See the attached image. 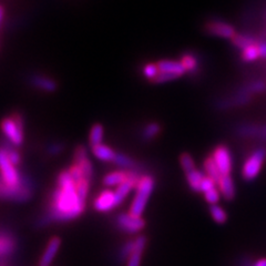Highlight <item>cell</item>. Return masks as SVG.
I'll return each mask as SVG.
<instances>
[{
	"label": "cell",
	"instance_id": "obj_27",
	"mask_svg": "<svg viewBox=\"0 0 266 266\" xmlns=\"http://www.w3.org/2000/svg\"><path fill=\"white\" fill-rule=\"evenodd\" d=\"M160 130H161V128L158 123H150L149 125H146L145 127V129L143 131V136L146 139H152L159 135Z\"/></svg>",
	"mask_w": 266,
	"mask_h": 266
},
{
	"label": "cell",
	"instance_id": "obj_31",
	"mask_svg": "<svg viewBox=\"0 0 266 266\" xmlns=\"http://www.w3.org/2000/svg\"><path fill=\"white\" fill-rule=\"evenodd\" d=\"M133 248H135V241H128L123 245V248L120 251V258L123 261L125 258H129L131 255Z\"/></svg>",
	"mask_w": 266,
	"mask_h": 266
},
{
	"label": "cell",
	"instance_id": "obj_32",
	"mask_svg": "<svg viewBox=\"0 0 266 266\" xmlns=\"http://www.w3.org/2000/svg\"><path fill=\"white\" fill-rule=\"evenodd\" d=\"M178 77L174 75V74H171L169 72H163V71H160L159 74L155 78V82L157 83H162V82H166V81H171V80H174L177 79Z\"/></svg>",
	"mask_w": 266,
	"mask_h": 266
},
{
	"label": "cell",
	"instance_id": "obj_34",
	"mask_svg": "<svg viewBox=\"0 0 266 266\" xmlns=\"http://www.w3.org/2000/svg\"><path fill=\"white\" fill-rule=\"evenodd\" d=\"M244 266H266V257L260 258V260H257L255 262H252V263H246Z\"/></svg>",
	"mask_w": 266,
	"mask_h": 266
},
{
	"label": "cell",
	"instance_id": "obj_17",
	"mask_svg": "<svg viewBox=\"0 0 266 266\" xmlns=\"http://www.w3.org/2000/svg\"><path fill=\"white\" fill-rule=\"evenodd\" d=\"M204 178H205V176L203 174V172H201L198 169H194V170L186 173L187 183H188V185H190L192 190L195 191V192H200L201 183H202V181Z\"/></svg>",
	"mask_w": 266,
	"mask_h": 266
},
{
	"label": "cell",
	"instance_id": "obj_1",
	"mask_svg": "<svg viewBox=\"0 0 266 266\" xmlns=\"http://www.w3.org/2000/svg\"><path fill=\"white\" fill-rule=\"evenodd\" d=\"M86 208V201L78 191L77 183L69 171H62L57 179V188L53 191L48 206L50 220L66 222L80 216Z\"/></svg>",
	"mask_w": 266,
	"mask_h": 266
},
{
	"label": "cell",
	"instance_id": "obj_6",
	"mask_svg": "<svg viewBox=\"0 0 266 266\" xmlns=\"http://www.w3.org/2000/svg\"><path fill=\"white\" fill-rule=\"evenodd\" d=\"M216 165L220 169L222 176H230L232 171V157L225 145H219L214 149L212 156Z\"/></svg>",
	"mask_w": 266,
	"mask_h": 266
},
{
	"label": "cell",
	"instance_id": "obj_8",
	"mask_svg": "<svg viewBox=\"0 0 266 266\" xmlns=\"http://www.w3.org/2000/svg\"><path fill=\"white\" fill-rule=\"evenodd\" d=\"M61 246V239L59 236H53L49 240L44 254L41 255V258L39 261V266H50V264L53 262L55 255H57L58 251Z\"/></svg>",
	"mask_w": 266,
	"mask_h": 266
},
{
	"label": "cell",
	"instance_id": "obj_24",
	"mask_svg": "<svg viewBox=\"0 0 266 266\" xmlns=\"http://www.w3.org/2000/svg\"><path fill=\"white\" fill-rule=\"evenodd\" d=\"M180 164L185 173L195 169V163L193 158L188 153H182L180 157Z\"/></svg>",
	"mask_w": 266,
	"mask_h": 266
},
{
	"label": "cell",
	"instance_id": "obj_9",
	"mask_svg": "<svg viewBox=\"0 0 266 266\" xmlns=\"http://www.w3.org/2000/svg\"><path fill=\"white\" fill-rule=\"evenodd\" d=\"M74 163L78 164L83 173H85V176L88 180H91L92 178V173H93V169H92V164H91L90 160L88 158V152L87 149L85 146H78V148L75 149L74 152Z\"/></svg>",
	"mask_w": 266,
	"mask_h": 266
},
{
	"label": "cell",
	"instance_id": "obj_25",
	"mask_svg": "<svg viewBox=\"0 0 266 266\" xmlns=\"http://www.w3.org/2000/svg\"><path fill=\"white\" fill-rule=\"evenodd\" d=\"M115 163L120 167H122V169L131 170L132 167H135V161H133L131 158H129L128 156H124V155H117Z\"/></svg>",
	"mask_w": 266,
	"mask_h": 266
},
{
	"label": "cell",
	"instance_id": "obj_13",
	"mask_svg": "<svg viewBox=\"0 0 266 266\" xmlns=\"http://www.w3.org/2000/svg\"><path fill=\"white\" fill-rule=\"evenodd\" d=\"M92 152L97 159H99L103 162H115L118 153L112 150L110 146L104 144H97L92 146Z\"/></svg>",
	"mask_w": 266,
	"mask_h": 266
},
{
	"label": "cell",
	"instance_id": "obj_33",
	"mask_svg": "<svg viewBox=\"0 0 266 266\" xmlns=\"http://www.w3.org/2000/svg\"><path fill=\"white\" fill-rule=\"evenodd\" d=\"M6 152H7V156H8V158H9V160H10V162L13 164V165H18L19 163H20V156H19V153L16 151V150H12V149H6L5 146L3 148Z\"/></svg>",
	"mask_w": 266,
	"mask_h": 266
},
{
	"label": "cell",
	"instance_id": "obj_5",
	"mask_svg": "<svg viewBox=\"0 0 266 266\" xmlns=\"http://www.w3.org/2000/svg\"><path fill=\"white\" fill-rule=\"evenodd\" d=\"M117 225L122 232L129 234H136L143 230L145 222L142 216H136L131 213H123L117 216Z\"/></svg>",
	"mask_w": 266,
	"mask_h": 266
},
{
	"label": "cell",
	"instance_id": "obj_15",
	"mask_svg": "<svg viewBox=\"0 0 266 266\" xmlns=\"http://www.w3.org/2000/svg\"><path fill=\"white\" fill-rule=\"evenodd\" d=\"M218 186L220 192L222 193L223 198L226 200H232L235 195V186L234 182L231 176H223L221 180L218 182Z\"/></svg>",
	"mask_w": 266,
	"mask_h": 266
},
{
	"label": "cell",
	"instance_id": "obj_28",
	"mask_svg": "<svg viewBox=\"0 0 266 266\" xmlns=\"http://www.w3.org/2000/svg\"><path fill=\"white\" fill-rule=\"evenodd\" d=\"M159 72H160V70H159L158 65L149 64V65H146V66L143 68V73H144V75H145L148 79H151L152 81L155 80V78L159 74Z\"/></svg>",
	"mask_w": 266,
	"mask_h": 266
},
{
	"label": "cell",
	"instance_id": "obj_26",
	"mask_svg": "<svg viewBox=\"0 0 266 266\" xmlns=\"http://www.w3.org/2000/svg\"><path fill=\"white\" fill-rule=\"evenodd\" d=\"M181 62L183 65L185 71H193V70L197 69L198 66V61L192 54H184L181 59Z\"/></svg>",
	"mask_w": 266,
	"mask_h": 266
},
{
	"label": "cell",
	"instance_id": "obj_12",
	"mask_svg": "<svg viewBox=\"0 0 266 266\" xmlns=\"http://www.w3.org/2000/svg\"><path fill=\"white\" fill-rule=\"evenodd\" d=\"M158 67L160 71L169 72L171 74L177 75L178 78L182 74L185 73V69L182 65L181 61H173V60H161L158 62Z\"/></svg>",
	"mask_w": 266,
	"mask_h": 266
},
{
	"label": "cell",
	"instance_id": "obj_4",
	"mask_svg": "<svg viewBox=\"0 0 266 266\" xmlns=\"http://www.w3.org/2000/svg\"><path fill=\"white\" fill-rule=\"evenodd\" d=\"M266 157V150L264 148L257 149L254 153H252L246 162L243 165V178L245 180H253L260 173L262 165L264 163V159Z\"/></svg>",
	"mask_w": 266,
	"mask_h": 266
},
{
	"label": "cell",
	"instance_id": "obj_14",
	"mask_svg": "<svg viewBox=\"0 0 266 266\" xmlns=\"http://www.w3.org/2000/svg\"><path fill=\"white\" fill-rule=\"evenodd\" d=\"M129 179V171H113L108 173L103 178V184L106 186H119Z\"/></svg>",
	"mask_w": 266,
	"mask_h": 266
},
{
	"label": "cell",
	"instance_id": "obj_23",
	"mask_svg": "<svg viewBox=\"0 0 266 266\" xmlns=\"http://www.w3.org/2000/svg\"><path fill=\"white\" fill-rule=\"evenodd\" d=\"M232 39H233V44L237 48H241V49H245L251 45L256 44L254 38H252L250 36H245V34H235Z\"/></svg>",
	"mask_w": 266,
	"mask_h": 266
},
{
	"label": "cell",
	"instance_id": "obj_20",
	"mask_svg": "<svg viewBox=\"0 0 266 266\" xmlns=\"http://www.w3.org/2000/svg\"><path fill=\"white\" fill-rule=\"evenodd\" d=\"M103 127L100 123H96L92 128L90 130V136H89V141L91 145H97L101 144L103 140Z\"/></svg>",
	"mask_w": 266,
	"mask_h": 266
},
{
	"label": "cell",
	"instance_id": "obj_19",
	"mask_svg": "<svg viewBox=\"0 0 266 266\" xmlns=\"http://www.w3.org/2000/svg\"><path fill=\"white\" fill-rule=\"evenodd\" d=\"M32 83L37 88L43 89L45 91H48V92H52V91L55 90V83H54V81L47 78V77H43V75L33 77Z\"/></svg>",
	"mask_w": 266,
	"mask_h": 266
},
{
	"label": "cell",
	"instance_id": "obj_7",
	"mask_svg": "<svg viewBox=\"0 0 266 266\" xmlns=\"http://www.w3.org/2000/svg\"><path fill=\"white\" fill-rule=\"evenodd\" d=\"M93 206L99 212H108L112 208L118 206L116 192L111 190H103L98 194V197L93 201Z\"/></svg>",
	"mask_w": 266,
	"mask_h": 266
},
{
	"label": "cell",
	"instance_id": "obj_35",
	"mask_svg": "<svg viewBox=\"0 0 266 266\" xmlns=\"http://www.w3.org/2000/svg\"><path fill=\"white\" fill-rule=\"evenodd\" d=\"M258 49H260V57L266 58V43L258 45Z\"/></svg>",
	"mask_w": 266,
	"mask_h": 266
},
{
	"label": "cell",
	"instance_id": "obj_2",
	"mask_svg": "<svg viewBox=\"0 0 266 266\" xmlns=\"http://www.w3.org/2000/svg\"><path fill=\"white\" fill-rule=\"evenodd\" d=\"M136 187V197L132 201L129 213L136 216H142L155 187V180L150 176H143L140 178Z\"/></svg>",
	"mask_w": 266,
	"mask_h": 266
},
{
	"label": "cell",
	"instance_id": "obj_29",
	"mask_svg": "<svg viewBox=\"0 0 266 266\" xmlns=\"http://www.w3.org/2000/svg\"><path fill=\"white\" fill-rule=\"evenodd\" d=\"M218 184L216 183V181H214L212 178H210L208 176H205V178L203 179L202 183H201V187H200V192L205 193L210 190H212V188L215 187V185Z\"/></svg>",
	"mask_w": 266,
	"mask_h": 266
},
{
	"label": "cell",
	"instance_id": "obj_21",
	"mask_svg": "<svg viewBox=\"0 0 266 266\" xmlns=\"http://www.w3.org/2000/svg\"><path fill=\"white\" fill-rule=\"evenodd\" d=\"M210 213H211L212 219L219 224L225 223L227 220L226 212L224 211L221 206L216 205V204H212L211 206H210Z\"/></svg>",
	"mask_w": 266,
	"mask_h": 266
},
{
	"label": "cell",
	"instance_id": "obj_3",
	"mask_svg": "<svg viewBox=\"0 0 266 266\" xmlns=\"http://www.w3.org/2000/svg\"><path fill=\"white\" fill-rule=\"evenodd\" d=\"M2 129L12 144L20 145L24 142V121L19 115L4 119Z\"/></svg>",
	"mask_w": 266,
	"mask_h": 266
},
{
	"label": "cell",
	"instance_id": "obj_11",
	"mask_svg": "<svg viewBox=\"0 0 266 266\" xmlns=\"http://www.w3.org/2000/svg\"><path fill=\"white\" fill-rule=\"evenodd\" d=\"M146 245V237L145 236H138L135 240V248L131 255L128 258L127 266H140L141 265V260H142V254L144 252Z\"/></svg>",
	"mask_w": 266,
	"mask_h": 266
},
{
	"label": "cell",
	"instance_id": "obj_10",
	"mask_svg": "<svg viewBox=\"0 0 266 266\" xmlns=\"http://www.w3.org/2000/svg\"><path fill=\"white\" fill-rule=\"evenodd\" d=\"M206 30L213 36H218L222 38H233L235 36V29L233 26H231L223 22H211L206 25Z\"/></svg>",
	"mask_w": 266,
	"mask_h": 266
},
{
	"label": "cell",
	"instance_id": "obj_22",
	"mask_svg": "<svg viewBox=\"0 0 266 266\" xmlns=\"http://www.w3.org/2000/svg\"><path fill=\"white\" fill-rule=\"evenodd\" d=\"M258 57H260V49H258V46L256 44L251 45L243 49V52H242L243 60L253 61V60H256Z\"/></svg>",
	"mask_w": 266,
	"mask_h": 266
},
{
	"label": "cell",
	"instance_id": "obj_30",
	"mask_svg": "<svg viewBox=\"0 0 266 266\" xmlns=\"http://www.w3.org/2000/svg\"><path fill=\"white\" fill-rule=\"evenodd\" d=\"M204 197H205V200L207 203H210V204H216L220 201V192L219 190H216V188H212V190H210L207 192L204 193Z\"/></svg>",
	"mask_w": 266,
	"mask_h": 266
},
{
	"label": "cell",
	"instance_id": "obj_18",
	"mask_svg": "<svg viewBox=\"0 0 266 266\" xmlns=\"http://www.w3.org/2000/svg\"><path fill=\"white\" fill-rule=\"evenodd\" d=\"M204 169L206 172V176H208L210 178H212L214 181H216V183H218V182L221 180V178L223 177L220 169L218 167V165H216L215 161L213 160L212 157H208L205 159Z\"/></svg>",
	"mask_w": 266,
	"mask_h": 266
},
{
	"label": "cell",
	"instance_id": "obj_16",
	"mask_svg": "<svg viewBox=\"0 0 266 266\" xmlns=\"http://www.w3.org/2000/svg\"><path fill=\"white\" fill-rule=\"evenodd\" d=\"M16 245L15 239L9 233L3 232L2 239H0V253L3 257L10 255L16 250Z\"/></svg>",
	"mask_w": 266,
	"mask_h": 266
}]
</instances>
